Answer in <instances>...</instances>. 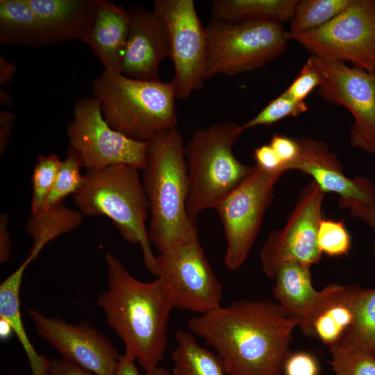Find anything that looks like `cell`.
<instances>
[{
	"label": "cell",
	"instance_id": "ee69618b",
	"mask_svg": "<svg viewBox=\"0 0 375 375\" xmlns=\"http://www.w3.org/2000/svg\"><path fill=\"white\" fill-rule=\"evenodd\" d=\"M13 332L10 325L4 319H0V335L1 339L4 340L8 339Z\"/></svg>",
	"mask_w": 375,
	"mask_h": 375
},
{
	"label": "cell",
	"instance_id": "d4e9b609",
	"mask_svg": "<svg viewBox=\"0 0 375 375\" xmlns=\"http://www.w3.org/2000/svg\"><path fill=\"white\" fill-rule=\"evenodd\" d=\"M0 44H48L40 22L26 0L0 1Z\"/></svg>",
	"mask_w": 375,
	"mask_h": 375
},
{
	"label": "cell",
	"instance_id": "3957f363",
	"mask_svg": "<svg viewBox=\"0 0 375 375\" xmlns=\"http://www.w3.org/2000/svg\"><path fill=\"white\" fill-rule=\"evenodd\" d=\"M184 146L176 127L160 132L148 142L142 182L149 202V238L159 253L198 238L186 209Z\"/></svg>",
	"mask_w": 375,
	"mask_h": 375
},
{
	"label": "cell",
	"instance_id": "7c38bea8",
	"mask_svg": "<svg viewBox=\"0 0 375 375\" xmlns=\"http://www.w3.org/2000/svg\"><path fill=\"white\" fill-rule=\"evenodd\" d=\"M158 276L175 308L198 315L220 306L222 288L199 238L178 244L156 256Z\"/></svg>",
	"mask_w": 375,
	"mask_h": 375
},
{
	"label": "cell",
	"instance_id": "30bf717a",
	"mask_svg": "<svg viewBox=\"0 0 375 375\" xmlns=\"http://www.w3.org/2000/svg\"><path fill=\"white\" fill-rule=\"evenodd\" d=\"M284 172L254 165L249 176L215 208L224 231V262L228 268L238 269L246 260L272 201L275 184Z\"/></svg>",
	"mask_w": 375,
	"mask_h": 375
},
{
	"label": "cell",
	"instance_id": "ab89813d",
	"mask_svg": "<svg viewBox=\"0 0 375 375\" xmlns=\"http://www.w3.org/2000/svg\"><path fill=\"white\" fill-rule=\"evenodd\" d=\"M116 375H140L135 361L124 354L122 355ZM144 375H172V373L165 367L158 366L152 370L145 372Z\"/></svg>",
	"mask_w": 375,
	"mask_h": 375
},
{
	"label": "cell",
	"instance_id": "8fae6325",
	"mask_svg": "<svg viewBox=\"0 0 375 375\" xmlns=\"http://www.w3.org/2000/svg\"><path fill=\"white\" fill-rule=\"evenodd\" d=\"M153 11L167 29L169 58L174 74L171 81L176 99H187L206 78L208 42L193 0H156Z\"/></svg>",
	"mask_w": 375,
	"mask_h": 375
},
{
	"label": "cell",
	"instance_id": "f1b7e54d",
	"mask_svg": "<svg viewBox=\"0 0 375 375\" xmlns=\"http://www.w3.org/2000/svg\"><path fill=\"white\" fill-rule=\"evenodd\" d=\"M335 375H375V356L361 349L339 344L329 347Z\"/></svg>",
	"mask_w": 375,
	"mask_h": 375
},
{
	"label": "cell",
	"instance_id": "603a6c76",
	"mask_svg": "<svg viewBox=\"0 0 375 375\" xmlns=\"http://www.w3.org/2000/svg\"><path fill=\"white\" fill-rule=\"evenodd\" d=\"M299 0H215L212 19L227 22L290 21Z\"/></svg>",
	"mask_w": 375,
	"mask_h": 375
},
{
	"label": "cell",
	"instance_id": "ffe728a7",
	"mask_svg": "<svg viewBox=\"0 0 375 375\" xmlns=\"http://www.w3.org/2000/svg\"><path fill=\"white\" fill-rule=\"evenodd\" d=\"M37 15L48 44L88 35L95 18V0H26Z\"/></svg>",
	"mask_w": 375,
	"mask_h": 375
},
{
	"label": "cell",
	"instance_id": "1f68e13d",
	"mask_svg": "<svg viewBox=\"0 0 375 375\" xmlns=\"http://www.w3.org/2000/svg\"><path fill=\"white\" fill-rule=\"evenodd\" d=\"M308 110L306 101H296L283 92L242 126L245 131L258 126L271 125L285 117L298 116Z\"/></svg>",
	"mask_w": 375,
	"mask_h": 375
},
{
	"label": "cell",
	"instance_id": "b9f144b4",
	"mask_svg": "<svg viewBox=\"0 0 375 375\" xmlns=\"http://www.w3.org/2000/svg\"><path fill=\"white\" fill-rule=\"evenodd\" d=\"M15 115L11 112H0V155L5 153L14 124Z\"/></svg>",
	"mask_w": 375,
	"mask_h": 375
},
{
	"label": "cell",
	"instance_id": "7a4b0ae2",
	"mask_svg": "<svg viewBox=\"0 0 375 375\" xmlns=\"http://www.w3.org/2000/svg\"><path fill=\"white\" fill-rule=\"evenodd\" d=\"M108 288L97 299L108 324L122 340L128 358L145 371L159 366L167 344V324L174 308L160 276L142 282L122 262L105 256Z\"/></svg>",
	"mask_w": 375,
	"mask_h": 375
},
{
	"label": "cell",
	"instance_id": "d6a6232c",
	"mask_svg": "<svg viewBox=\"0 0 375 375\" xmlns=\"http://www.w3.org/2000/svg\"><path fill=\"white\" fill-rule=\"evenodd\" d=\"M317 242L322 254L330 257L347 255L351 238L343 221L322 219L319 224Z\"/></svg>",
	"mask_w": 375,
	"mask_h": 375
},
{
	"label": "cell",
	"instance_id": "2e32d148",
	"mask_svg": "<svg viewBox=\"0 0 375 375\" xmlns=\"http://www.w3.org/2000/svg\"><path fill=\"white\" fill-rule=\"evenodd\" d=\"M128 12L129 28L122 74L140 81H161L160 65L162 60L169 58L166 26L153 11L134 6Z\"/></svg>",
	"mask_w": 375,
	"mask_h": 375
},
{
	"label": "cell",
	"instance_id": "7bdbcfd3",
	"mask_svg": "<svg viewBox=\"0 0 375 375\" xmlns=\"http://www.w3.org/2000/svg\"><path fill=\"white\" fill-rule=\"evenodd\" d=\"M16 66L8 61L1 54L0 55V84H8L12 81L15 72Z\"/></svg>",
	"mask_w": 375,
	"mask_h": 375
},
{
	"label": "cell",
	"instance_id": "d590c367",
	"mask_svg": "<svg viewBox=\"0 0 375 375\" xmlns=\"http://www.w3.org/2000/svg\"><path fill=\"white\" fill-rule=\"evenodd\" d=\"M269 144L283 161L287 171L290 170V166L299 156L300 148L297 139L283 135L274 134Z\"/></svg>",
	"mask_w": 375,
	"mask_h": 375
},
{
	"label": "cell",
	"instance_id": "7402d4cb",
	"mask_svg": "<svg viewBox=\"0 0 375 375\" xmlns=\"http://www.w3.org/2000/svg\"><path fill=\"white\" fill-rule=\"evenodd\" d=\"M31 262L26 258L20 266L0 285V319L6 320L20 342L28 358L32 375H45L49 360L38 353L30 342L23 324L20 310V287L26 267Z\"/></svg>",
	"mask_w": 375,
	"mask_h": 375
},
{
	"label": "cell",
	"instance_id": "f35d334b",
	"mask_svg": "<svg viewBox=\"0 0 375 375\" xmlns=\"http://www.w3.org/2000/svg\"><path fill=\"white\" fill-rule=\"evenodd\" d=\"M45 375H96L65 359L49 360Z\"/></svg>",
	"mask_w": 375,
	"mask_h": 375
},
{
	"label": "cell",
	"instance_id": "f546056e",
	"mask_svg": "<svg viewBox=\"0 0 375 375\" xmlns=\"http://www.w3.org/2000/svg\"><path fill=\"white\" fill-rule=\"evenodd\" d=\"M81 168L76 155L68 149L67 157L61 162L55 182L42 208L63 202L65 197L70 194H75L82 188L85 177L81 174Z\"/></svg>",
	"mask_w": 375,
	"mask_h": 375
},
{
	"label": "cell",
	"instance_id": "484cf974",
	"mask_svg": "<svg viewBox=\"0 0 375 375\" xmlns=\"http://www.w3.org/2000/svg\"><path fill=\"white\" fill-rule=\"evenodd\" d=\"M174 338L172 375H228L218 355L201 347L190 331L178 330Z\"/></svg>",
	"mask_w": 375,
	"mask_h": 375
},
{
	"label": "cell",
	"instance_id": "4fadbf2b",
	"mask_svg": "<svg viewBox=\"0 0 375 375\" xmlns=\"http://www.w3.org/2000/svg\"><path fill=\"white\" fill-rule=\"evenodd\" d=\"M325 192L314 181L302 188L284 226L269 233L260 251L262 268L274 280L279 267L290 261L312 266L322 256L317 242Z\"/></svg>",
	"mask_w": 375,
	"mask_h": 375
},
{
	"label": "cell",
	"instance_id": "836d02e7",
	"mask_svg": "<svg viewBox=\"0 0 375 375\" xmlns=\"http://www.w3.org/2000/svg\"><path fill=\"white\" fill-rule=\"evenodd\" d=\"M324 73L316 58L310 56L298 76L284 91L293 99L305 101L308 96L315 88H319L324 82Z\"/></svg>",
	"mask_w": 375,
	"mask_h": 375
},
{
	"label": "cell",
	"instance_id": "5bb4252c",
	"mask_svg": "<svg viewBox=\"0 0 375 375\" xmlns=\"http://www.w3.org/2000/svg\"><path fill=\"white\" fill-rule=\"evenodd\" d=\"M315 58L324 77L318 94L326 101L342 106L351 113V145L375 153V73Z\"/></svg>",
	"mask_w": 375,
	"mask_h": 375
},
{
	"label": "cell",
	"instance_id": "cb8c5ba5",
	"mask_svg": "<svg viewBox=\"0 0 375 375\" xmlns=\"http://www.w3.org/2000/svg\"><path fill=\"white\" fill-rule=\"evenodd\" d=\"M83 218L80 211L67 207L63 202L31 212L25 226V231L33 239L28 258L35 260L49 242L77 228Z\"/></svg>",
	"mask_w": 375,
	"mask_h": 375
},
{
	"label": "cell",
	"instance_id": "5b68a950",
	"mask_svg": "<svg viewBox=\"0 0 375 375\" xmlns=\"http://www.w3.org/2000/svg\"><path fill=\"white\" fill-rule=\"evenodd\" d=\"M244 131L231 121L216 123L195 130L185 144L186 209L193 222L202 211L215 209L252 171L253 166L242 163L233 151Z\"/></svg>",
	"mask_w": 375,
	"mask_h": 375
},
{
	"label": "cell",
	"instance_id": "83f0119b",
	"mask_svg": "<svg viewBox=\"0 0 375 375\" xmlns=\"http://www.w3.org/2000/svg\"><path fill=\"white\" fill-rule=\"evenodd\" d=\"M351 0L299 1L290 19L289 33H303L317 29L342 12Z\"/></svg>",
	"mask_w": 375,
	"mask_h": 375
},
{
	"label": "cell",
	"instance_id": "4316f807",
	"mask_svg": "<svg viewBox=\"0 0 375 375\" xmlns=\"http://www.w3.org/2000/svg\"><path fill=\"white\" fill-rule=\"evenodd\" d=\"M338 344L375 356V288H362L353 324Z\"/></svg>",
	"mask_w": 375,
	"mask_h": 375
},
{
	"label": "cell",
	"instance_id": "74e56055",
	"mask_svg": "<svg viewBox=\"0 0 375 375\" xmlns=\"http://www.w3.org/2000/svg\"><path fill=\"white\" fill-rule=\"evenodd\" d=\"M253 158L256 162V165L265 170L287 171L284 163L269 144H264L255 149Z\"/></svg>",
	"mask_w": 375,
	"mask_h": 375
},
{
	"label": "cell",
	"instance_id": "ba28073f",
	"mask_svg": "<svg viewBox=\"0 0 375 375\" xmlns=\"http://www.w3.org/2000/svg\"><path fill=\"white\" fill-rule=\"evenodd\" d=\"M289 40L317 58L349 62L375 73V0H351L322 27L303 33H288Z\"/></svg>",
	"mask_w": 375,
	"mask_h": 375
},
{
	"label": "cell",
	"instance_id": "e575fe53",
	"mask_svg": "<svg viewBox=\"0 0 375 375\" xmlns=\"http://www.w3.org/2000/svg\"><path fill=\"white\" fill-rule=\"evenodd\" d=\"M319 365L312 354L300 351L290 353L283 367L285 375H319Z\"/></svg>",
	"mask_w": 375,
	"mask_h": 375
},
{
	"label": "cell",
	"instance_id": "f6af8a7d",
	"mask_svg": "<svg viewBox=\"0 0 375 375\" xmlns=\"http://www.w3.org/2000/svg\"><path fill=\"white\" fill-rule=\"evenodd\" d=\"M0 102L1 104L10 106L12 104V99L9 94L4 90L1 89Z\"/></svg>",
	"mask_w": 375,
	"mask_h": 375
},
{
	"label": "cell",
	"instance_id": "8d00e7d4",
	"mask_svg": "<svg viewBox=\"0 0 375 375\" xmlns=\"http://www.w3.org/2000/svg\"><path fill=\"white\" fill-rule=\"evenodd\" d=\"M338 202L342 208L347 209L351 215L364 222L375 232V201L340 197ZM374 253L375 255V243Z\"/></svg>",
	"mask_w": 375,
	"mask_h": 375
},
{
	"label": "cell",
	"instance_id": "6da1fadb",
	"mask_svg": "<svg viewBox=\"0 0 375 375\" xmlns=\"http://www.w3.org/2000/svg\"><path fill=\"white\" fill-rule=\"evenodd\" d=\"M228 375H282L297 321L267 299H240L188 319Z\"/></svg>",
	"mask_w": 375,
	"mask_h": 375
},
{
	"label": "cell",
	"instance_id": "60d3db41",
	"mask_svg": "<svg viewBox=\"0 0 375 375\" xmlns=\"http://www.w3.org/2000/svg\"><path fill=\"white\" fill-rule=\"evenodd\" d=\"M9 218L5 213L0 215V262H7L10 259L11 243L8 231Z\"/></svg>",
	"mask_w": 375,
	"mask_h": 375
},
{
	"label": "cell",
	"instance_id": "8992f818",
	"mask_svg": "<svg viewBox=\"0 0 375 375\" xmlns=\"http://www.w3.org/2000/svg\"><path fill=\"white\" fill-rule=\"evenodd\" d=\"M92 91L108 125L131 140L147 142L176 127L172 82L140 81L103 71L94 80Z\"/></svg>",
	"mask_w": 375,
	"mask_h": 375
},
{
	"label": "cell",
	"instance_id": "9c48e42d",
	"mask_svg": "<svg viewBox=\"0 0 375 375\" xmlns=\"http://www.w3.org/2000/svg\"><path fill=\"white\" fill-rule=\"evenodd\" d=\"M67 135L68 149L76 155L86 171L115 165H128L140 170L145 167L148 142L131 140L112 128L94 97L76 101Z\"/></svg>",
	"mask_w": 375,
	"mask_h": 375
},
{
	"label": "cell",
	"instance_id": "4dcf8cb0",
	"mask_svg": "<svg viewBox=\"0 0 375 375\" xmlns=\"http://www.w3.org/2000/svg\"><path fill=\"white\" fill-rule=\"evenodd\" d=\"M61 162L55 154L40 156L38 158L31 177V212L42 208L55 182Z\"/></svg>",
	"mask_w": 375,
	"mask_h": 375
},
{
	"label": "cell",
	"instance_id": "277c9868",
	"mask_svg": "<svg viewBox=\"0 0 375 375\" xmlns=\"http://www.w3.org/2000/svg\"><path fill=\"white\" fill-rule=\"evenodd\" d=\"M139 170L128 165H115L86 171L84 184L73 200L84 216L108 217L125 241L139 244L147 269L158 276L156 256L146 228L149 202Z\"/></svg>",
	"mask_w": 375,
	"mask_h": 375
},
{
	"label": "cell",
	"instance_id": "ac0fdd59",
	"mask_svg": "<svg viewBox=\"0 0 375 375\" xmlns=\"http://www.w3.org/2000/svg\"><path fill=\"white\" fill-rule=\"evenodd\" d=\"M361 289L356 285L325 287L322 300L300 327L302 331L328 347L339 343L353 324Z\"/></svg>",
	"mask_w": 375,
	"mask_h": 375
},
{
	"label": "cell",
	"instance_id": "e0dca14e",
	"mask_svg": "<svg viewBox=\"0 0 375 375\" xmlns=\"http://www.w3.org/2000/svg\"><path fill=\"white\" fill-rule=\"evenodd\" d=\"M297 139L299 156L290 170L297 169L310 175L325 193H336L341 198L375 201L374 183L365 176H346L338 158L325 142L310 138Z\"/></svg>",
	"mask_w": 375,
	"mask_h": 375
},
{
	"label": "cell",
	"instance_id": "d6986e66",
	"mask_svg": "<svg viewBox=\"0 0 375 375\" xmlns=\"http://www.w3.org/2000/svg\"><path fill=\"white\" fill-rule=\"evenodd\" d=\"M129 28L128 10L105 0H95V18L85 42L100 60L104 71L122 74Z\"/></svg>",
	"mask_w": 375,
	"mask_h": 375
},
{
	"label": "cell",
	"instance_id": "52a82bcc",
	"mask_svg": "<svg viewBox=\"0 0 375 375\" xmlns=\"http://www.w3.org/2000/svg\"><path fill=\"white\" fill-rule=\"evenodd\" d=\"M206 78L234 76L257 69L278 57L289 40L281 24L227 22L212 19L206 26Z\"/></svg>",
	"mask_w": 375,
	"mask_h": 375
},
{
	"label": "cell",
	"instance_id": "44dd1931",
	"mask_svg": "<svg viewBox=\"0 0 375 375\" xmlns=\"http://www.w3.org/2000/svg\"><path fill=\"white\" fill-rule=\"evenodd\" d=\"M311 266L290 261L281 265L274 280L272 293L277 303L295 319L301 327L317 308L324 294L315 289L311 278Z\"/></svg>",
	"mask_w": 375,
	"mask_h": 375
},
{
	"label": "cell",
	"instance_id": "9a60e30c",
	"mask_svg": "<svg viewBox=\"0 0 375 375\" xmlns=\"http://www.w3.org/2000/svg\"><path fill=\"white\" fill-rule=\"evenodd\" d=\"M38 334L62 357L96 375H116L120 355L110 340L87 322L72 324L28 310Z\"/></svg>",
	"mask_w": 375,
	"mask_h": 375
}]
</instances>
